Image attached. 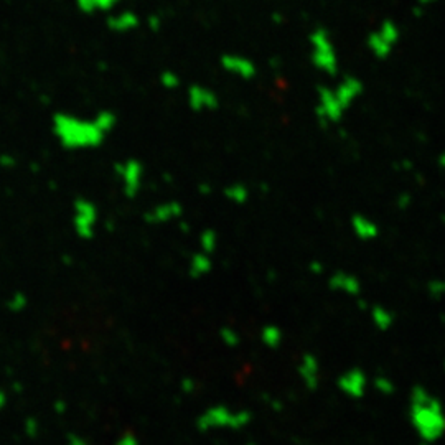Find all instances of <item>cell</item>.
<instances>
[{"instance_id": "8", "label": "cell", "mask_w": 445, "mask_h": 445, "mask_svg": "<svg viewBox=\"0 0 445 445\" xmlns=\"http://www.w3.org/2000/svg\"><path fill=\"white\" fill-rule=\"evenodd\" d=\"M96 222H98L96 205L86 198H78L75 201V214H73V225H75L78 236L89 240L94 234Z\"/></svg>"}, {"instance_id": "34", "label": "cell", "mask_w": 445, "mask_h": 445, "mask_svg": "<svg viewBox=\"0 0 445 445\" xmlns=\"http://www.w3.org/2000/svg\"><path fill=\"white\" fill-rule=\"evenodd\" d=\"M248 445H256V444H254V442H249V444H248Z\"/></svg>"}, {"instance_id": "15", "label": "cell", "mask_w": 445, "mask_h": 445, "mask_svg": "<svg viewBox=\"0 0 445 445\" xmlns=\"http://www.w3.org/2000/svg\"><path fill=\"white\" fill-rule=\"evenodd\" d=\"M329 287L331 290L351 295V297H358L359 292H361V282L358 281V277L350 272H345V270H337V272L331 274L329 279Z\"/></svg>"}, {"instance_id": "4", "label": "cell", "mask_w": 445, "mask_h": 445, "mask_svg": "<svg viewBox=\"0 0 445 445\" xmlns=\"http://www.w3.org/2000/svg\"><path fill=\"white\" fill-rule=\"evenodd\" d=\"M310 63L323 75L335 76L340 70V58L331 34L327 28L317 27L309 35Z\"/></svg>"}, {"instance_id": "21", "label": "cell", "mask_w": 445, "mask_h": 445, "mask_svg": "<svg viewBox=\"0 0 445 445\" xmlns=\"http://www.w3.org/2000/svg\"><path fill=\"white\" fill-rule=\"evenodd\" d=\"M282 338H284V335H282V330L277 325H266L261 330L262 343L270 350H276V348L281 346Z\"/></svg>"}, {"instance_id": "11", "label": "cell", "mask_w": 445, "mask_h": 445, "mask_svg": "<svg viewBox=\"0 0 445 445\" xmlns=\"http://www.w3.org/2000/svg\"><path fill=\"white\" fill-rule=\"evenodd\" d=\"M338 387L351 399H361L366 394L368 376L359 368H351L338 378Z\"/></svg>"}, {"instance_id": "32", "label": "cell", "mask_w": 445, "mask_h": 445, "mask_svg": "<svg viewBox=\"0 0 445 445\" xmlns=\"http://www.w3.org/2000/svg\"><path fill=\"white\" fill-rule=\"evenodd\" d=\"M416 2H418L419 5L427 7V5H434V3L437 2V0H416Z\"/></svg>"}, {"instance_id": "1", "label": "cell", "mask_w": 445, "mask_h": 445, "mask_svg": "<svg viewBox=\"0 0 445 445\" xmlns=\"http://www.w3.org/2000/svg\"><path fill=\"white\" fill-rule=\"evenodd\" d=\"M363 92L365 84L355 75L342 76L331 86H320L315 98V117L323 125L340 124Z\"/></svg>"}, {"instance_id": "6", "label": "cell", "mask_w": 445, "mask_h": 445, "mask_svg": "<svg viewBox=\"0 0 445 445\" xmlns=\"http://www.w3.org/2000/svg\"><path fill=\"white\" fill-rule=\"evenodd\" d=\"M400 40V28L392 18H386L366 36V48L376 60H386L392 55Z\"/></svg>"}, {"instance_id": "16", "label": "cell", "mask_w": 445, "mask_h": 445, "mask_svg": "<svg viewBox=\"0 0 445 445\" xmlns=\"http://www.w3.org/2000/svg\"><path fill=\"white\" fill-rule=\"evenodd\" d=\"M351 229L358 240L373 241L379 236V226L374 220H371L366 214H353L351 216Z\"/></svg>"}, {"instance_id": "18", "label": "cell", "mask_w": 445, "mask_h": 445, "mask_svg": "<svg viewBox=\"0 0 445 445\" xmlns=\"http://www.w3.org/2000/svg\"><path fill=\"white\" fill-rule=\"evenodd\" d=\"M212 267H213V262H212V257H209V254L196 253L190 257L188 272L193 279L205 277L206 274L212 270Z\"/></svg>"}, {"instance_id": "14", "label": "cell", "mask_w": 445, "mask_h": 445, "mask_svg": "<svg viewBox=\"0 0 445 445\" xmlns=\"http://www.w3.org/2000/svg\"><path fill=\"white\" fill-rule=\"evenodd\" d=\"M298 374L307 390L315 391L320 383V363L314 353H305L301 358L298 365Z\"/></svg>"}, {"instance_id": "29", "label": "cell", "mask_w": 445, "mask_h": 445, "mask_svg": "<svg viewBox=\"0 0 445 445\" xmlns=\"http://www.w3.org/2000/svg\"><path fill=\"white\" fill-rule=\"evenodd\" d=\"M396 203H398V206H399L400 209L409 208V205H411V196L407 195V193H400V195L398 196V200H396Z\"/></svg>"}, {"instance_id": "3", "label": "cell", "mask_w": 445, "mask_h": 445, "mask_svg": "<svg viewBox=\"0 0 445 445\" xmlns=\"http://www.w3.org/2000/svg\"><path fill=\"white\" fill-rule=\"evenodd\" d=\"M411 426L424 444H435L444 434L445 418L440 399L424 386H414L409 396Z\"/></svg>"}, {"instance_id": "17", "label": "cell", "mask_w": 445, "mask_h": 445, "mask_svg": "<svg viewBox=\"0 0 445 445\" xmlns=\"http://www.w3.org/2000/svg\"><path fill=\"white\" fill-rule=\"evenodd\" d=\"M123 2H127V0H75L78 10L86 15L109 14V12L116 10Z\"/></svg>"}, {"instance_id": "20", "label": "cell", "mask_w": 445, "mask_h": 445, "mask_svg": "<svg viewBox=\"0 0 445 445\" xmlns=\"http://www.w3.org/2000/svg\"><path fill=\"white\" fill-rule=\"evenodd\" d=\"M371 320H373L376 329L386 331L394 325V315H392L386 307L376 305L371 309Z\"/></svg>"}, {"instance_id": "23", "label": "cell", "mask_w": 445, "mask_h": 445, "mask_svg": "<svg viewBox=\"0 0 445 445\" xmlns=\"http://www.w3.org/2000/svg\"><path fill=\"white\" fill-rule=\"evenodd\" d=\"M200 248H201V253H206L212 256L218 248L216 231H213V229H205V231L200 234Z\"/></svg>"}, {"instance_id": "19", "label": "cell", "mask_w": 445, "mask_h": 445, "mask_svg": "<svg viewBox=\"0 0 445 445\" xmlns=\"http://www.w3.org/2000/svg\"><path fill=\"white\" fill-rule=\"evenodd\" d=\"M222 193H225L226 200L233 205H244L249 200V188L244 183H241V181L229 183L228 187L222 190Z\"/></svg>"}, {"instance_id": "12", "label": "cell", "mask_w": 445, "mask_h": 445, "mask_svg": "<svg viewBox=\"0 0 445 445\" xmlns=\"http://www.w3.org/2000/svg\"><path fill=\"white\" fill-rule=\"evenodd\" d=\"M183 214V206L180 201H164V203L153 205L144 213V220L149 225H167L170 221H175Z\"/></svg>"}, {"instance_id": "9", "label": "cell", "mask_w": 445, "mask_h": 445, "mask_svg": "<svg viewBox=\"0 0 445 445\" xmlns=\"http://www.w3.org/2000/svg\"><path fill=\"white\" fill-rule=\"evenodd\" d=\"M220 66L222 68V71L228 73L229 76H234V78L242 81L256 78L257 75L256 63L248 58V56L240 53H225L220 58Z\"/></svg>"}, {"instance_id": "31", "label": "cell", "mask_w": 445, "mask_h": 445, "mask_svg": "<svg viewBox=\"0 0 445 445\" xmlns=\"http://www.w3.org/2000/svg\"><path fill=\"white\" fill-rule=\"evenodd\" d=\"M310 272L322 274L323 272V264H322V262H318V261L310 262Z\"/></svg>"}, {"instance_id": "5", "label": "cell", "mask_w": 445, "mask_h": 445, "mask_svg": "<svg viewBox=\"0 0 445 445\" xmlns=\"http://www.w3.org/2000/svg\"><path fill=\"white\" fill-rule=\"evenodd\" d=\"M251 422V412L231 411L228 406L216 404L208 407L200 418L196 419V427L200 432H209L214 429H231L240 431Z\"/></svg>"}, {"instance_id": "24", "label": "cell", "mask_w": 445, "mask_h": 445, "mask_svg": "<svg viewBox=\"0 0 445 445\" xmlns=\"http://www.w3.org/2000/svg\"><path fill=\"white\" fill-rule=\"evenodd\" d=\"M373 386H374V390L383 396H391V394H394V391H396V384L392 383V379H390L387 376H383V374L376 376L374 381H373Z\"/></svg>"}, {"instance_id": "2", "label": "cell", "mask_w": 445, "mask_h": 445, "mask_svg": "<svg viewBox=\"0 0 445 445\" xmlns=\"http://www.w3.org/2000/svg\"><path fill=\"white\" fill-rule=\"evenodd\" d=\"M51 131L62 147L68 151H91L104 144L109 134L94 116L91 119L68 112H58L51 120Z\"/></svg>"}, {"instance_id": "25", "label": "cell", "mask_w": 445, "mask_h": 445, "mask_svg": "<svg viewBox=\"0 0 445 445\" xmlns=\"http://www.w3.org/2000/svg\"><path fill=\"white\" fill-rule=\"evenodd\" d=\"M220 338H221V342L229 348H234V346L240 345V340H241L240 333H238L234 329H231V327H225V329H221Z\"/></svg>"}, {"instance_id": "7", "label": "cell", "mask_w": 445, "mask_h": 445, "mask_svg": "<svg viewBox=\"0 0 445 445\" xmlns=\"http://www.w3.org/2000/svg\"><path fill=\"white\" fill-rule=\"evenodd\" d=\"M116 173L123 185L124 195L129 198H136L144 187L145 168L144 164L137 159H125L116 165Z\"/></svg>"}, {"instance_id": "28", "label": "cell", "mask_w": 445, "mask_h": 445, "mask_svg": "<svg viewBox=\"0 0 445 445\" xmlns=\"http://www.w3.org/2000/svg\"><path fill=\"white\" fill-rule=\"evenodd\" d=\"M180 387H181V391L190 394V392H193L196 390L195 379H193V378H183V379H181V383H180Z\"/></svg>"}, {"instance_id": "22", "label": "cell", "mask_w": 445, "mask_h": 445, "mask_svg": "<svg viewBox=\"0 0 445 445\" xmlns=\"http://www.w3.org/2000/svg\"><path fill=\"white\" fill-rule=\"evenodd\" d=\"M159 83L165 91H177V89H180L181 86V78L178 76V73L172 70H165L160 73Z\"/></svg>"}, {"instance_id": "33", "label": "cell", "mask_w": 445, "mask_h": 445, "mask_svg": "<svg viewBox=\"0 0 445 445\" xmlns=\"http://www.w3.org/2000/svg\"><path fill=\"white\" fill-rule=\"evenodd\" d=\"M71 445H86V442H83V440H73Z\"/></svg>"}, {"instance_id": "13", "label": "cell", "mask_w": 445, "mask_h": 445, "mask_svg": "<svg viewBox=\"0 0 445 445\" xmlns=\"http://www.w3.org/2000/svg\"><path fill=\"white\" fill-rule=\"evenodd\" d=\"M106 27L112 31V34H117V35L132 34V31H136L137 28L140 27V17L131 9H123V10L116 9L107 14Z\"/></svg>"}, {"instance_id": "10", "label": "cell", "mask_w": 445, "mask_h": 445, "mask_svg": "<svg viewBox=\"0 0 445 445\" xmlns=\"http://www.w3.org/2000/svg\"><path fill=\"white\" fill-rule=\"evenodd\" d=\"M187 104L193 112H212L220 107V98L205 84H192L187 89Z\"/></svg>"}, {"instance_id": "30", "label": "cell", "mask_w": 445, "mask_h": 445, "mask_svg": "<svg viewBox=\"0 0 445 445\" xmlns=\"http://www.w3.org/2000/svg\"><path fill=\"white\" fill-rule=\"evenodd\" d=\"M160 23L162 20L159 17H155V15H152L151 18H149V27H151L152 31H157L160 28Z\"/></svg>"}, {"instance_id": "26", "label": "cell", "mask_w": 445, "mask_h": 445, "mask_svg": "<svg viewBox=\"0 0 445 445\" xmlns=\"http://www.w3.org/2000/svg\"><path fill=\"white\" fill-rule=\"evenodd\" d=\"M427 290H429V295H431V298L440 301V297L444 295V282L440 281V279H434V281H431L427 284Z\"/></svg>"}, {"instance_id": "27", "label": "cell", "mask_w": 445, "mask_h": 445, "mask_svg": "<svg viewBox=\"0 0 445 445\" xmlns=\"http://www.w3.org/2000/svg\"><path fill=\"white\" fill-rule=\"evenodd\" d=\"M116 445H140V442L136 434H132V432H124V434L117 439Z\"/></svg>"}]
</instances>
